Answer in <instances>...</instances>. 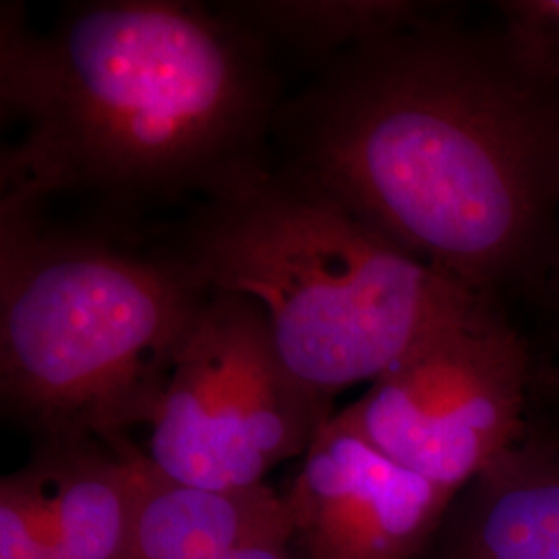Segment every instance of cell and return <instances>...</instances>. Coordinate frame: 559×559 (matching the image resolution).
<instances>
[{
	"mask_svg": "<svg viewBox=\"0 0 559 559\" xmlns=\"http://www.w3.org/2000/svg\"><path fill=\"white\" fill-rule=\"evenodd\" d=\"M286 170L480 297L543 280L559 214V85L506 36L440 15L360 44L280 106Z\"/></svg>",
	"mask_w": 559,
	"mask_h": 559,
	"instance_id": "obj_1",
	"label": "cell"
},
{
	"mask_svg": "<svg viewBox=\"0 0 559 559\" xmlns=\"http://www.w3.org/2000/svg\"><path fill=\"white\" fill-rule=\"evenodd\" d=\"M0 210L59 193L205 200L270 168L278 117L272 50L230 11L180 0L69 7L36 34L2 7Z\"/></svg>",
	"mask_w": 559,
	"mask_h": 559,
	"instance_id": "obj_2",
	"label": "cell"
},
{
	"mask_svg": "<svg viewBox=\"0 0 559 559\" xmlns=\"http://www.w3.org/2000/svg\"><path fill=\"white\" fill-rule=\"evenodd\" d=\"M179 255L212 290L258 305L282 365L330 402L493 305L286 168L203 201Z\"/></svg>",
	"mask_w": 559,
	"mask_h": 559,
	"instance_id": "obj_3",
	"label": "cell"
},
{
	"mask_svg": "<svg viewBox=\"0 0 559 559\" xmlns=\"http://www.w3.org/2000/svg\"><path fill=\"white\" fill-rule=\"evenodd\" d=\"M214 290L180 258H145L0 210V400L36 441L110 445L154 419Z\"/></svg>",
	"mask_w": 559,
	"mask_h": 559,
	"instance_id": "obj_4",
	"label": "cell"
},
{
	"mask_svg": "<svg viewBox=\"0 0 559 559\" xmlns=\"http://www.w3.org/2000/svg\"><path fill=\"white\" fill-rule=\"evenodd\" d=\"M332 417V402L282 365L258 305L214 290L164 385L145 456L180 485L249 491L302 459Z\"/></svg>",
	"mask_w": 559,
	"mask_h": 559,
	"instance_id": "obj_5",
	"label": "cell"
},
{
	"mask_svg": "<svg viewBox=\"0 0 559 559\" xmlns=\"http://www.w3.org/2000/svg\"><path fill=\"white\" fill-rule=\"evenodd\" d=\"M531 357L496 305L423 342L342 415L383 454L459 496L519 443Z\"/></svg>",
	"mask_w": 559,
	"mask_h": 559,
	"instance_id": "obj_6",
	"label": "cell"
},
{
	"mask_svg": "<svg viewBox=\"0 0 559 559\" xmlns=\"http://www.w3.org/2000/svg\"><path fill=\"white\" fill-rule=\"evenodd\" d=\"M454 500L383 454L342 413L321 427L284 496L307 559H415Z\"/></svg>",
	"mask_w": 559,
	"mask_h": 559,
	"instance_id": "obj_7",
	"label": "cell"
},
{
	"mask_svg": "<svg viewBox=\"0 0 559 559\" xmlns=\"http://www.w3.org/2000/svg\"><path fill=\"white\" fill-rule=\"evenodd\" d=\"M440 559H559V440L531 433L452 503Z\"/></svg>",
	"mask_w": 559,
	"mask_h": 559,
	"instance_id": "obj_8",
	"label": "cell"
},
{
	"mask_svg": "<svg viewBox=\"0 0 559 559\" xmlns=\"http://www.w3.org/2000/svg\"><path fill=\"white\" fill-rule=\"evenodd\" d=\"M263 539L295 540L284 496L267 485L249 491L180 485L143 452L138 514L122 559H221Z\"/></svg>",
	"mask_w": 559,
	"mask_h": 559,
	"instance_id": "obj_9",
	"label": "cell"
},
{
	"mask_svg": "<svg viewBox=\"0 0 559 559\" xmlns=\"http://www.w3.org/2000/svg\"><path fill=\"white\" fill-rule=\"evenodd\" d=\"M140 448L92 436L36 441L40 471L60 535L75 559H122L140 501Z\"/></svg>",
	"mask_w": 559,
	"mask_h": 559,
	"instance_id": "obj_10",
	"label": "cell"
},
{
	"mask_svg": "<svg viewBox=\"0 0 559 559\" xmlns=\"http://www.w3.org/2000/svg\"><path fill=\"white\" fill-rule=\"evenodd\" d=\"M237 20L272 44L286 46L323 67L367 41L415 27L436 15L411 0H251L224 4Z\"/></svg>",
	"mask_w": 559,
	"mask_h": 559,
	"instance_id": "obj_11",
	"label": "cell"
},
{
	"mask_svg": "<svg viewBox=\"0 0 559 559\" xmlns=\"http://www.w3.org/2000/svg\"><path fill=\"white\" fill-rule=\"evenodd\" d=\"M48 498L29 462L0 480V559H50Z\"/></svg>",
	"mask_w": 559,
	"mask_h": 559,
	"instance_id": "obj_12",
	"label": "cell"
},
{
	"mask_svg": "<svg viewBox=\"0 0 559 559\" xmlns=\"http://www.w3.org/2000/svg\"><path fill=\"white\" fill-rule=\"evenodd\" d=\"M500 11L520 55L559 85V0H508Z\"/></svg>",
	"mask_w": 559,
	"mask_h": 559,
	"instance_id": "obj_13",
	"label": "cell"
},
{
	"mask_svg": "<svg viewBox=\"0 0 559 559\" xmlns=\"http://www.w3.org/2000/svg\"><path fill=\"white\" fill-rule=\"evenodd\" d=\"M293 539H263L242 545L221 559H295L290 545Z\"/></svg>",
	"mask_w": 559,
	"mask_h": 559,
	"instance_id": "obj_14",
	"label": "cell"
},
{
	"mask_svg": "<svg viewBox=\"0 0 559 559\" xmlns=\"http://www.w3.org/2000/svg\"><path fill=\"white\" fill-rule=\"evenodd\" d=\"M543 282H545L547 295L554 300L556 311H559V214L551 247H549V255H547V263H545V272H543Z\"/></svg>",
	"mask_w": 559,
	"mask_h": 559,
	"instance_id": "obj_15",
	"label": "cell"
}]
</instances>
